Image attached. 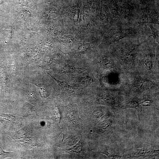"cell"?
I'll list each match as a JSON object with an SVG mask.
<instances>
[{
    "instance_id": "1",
    "label": "cell",
    "mask_w": 159,
    "mask_h": 159,
    "mask_svg": "<svg viewBox=\"0 0 159 159\" xmlns=\"http://www.w3.org/2000/svg\"><path fill=\"white\" fill-rule=\"evenodd\" d=\"M135 47H126L122 49L120 52L121 59L126 64L130 65L134 62L136 53Z\"/></svg>"
},
{
    "instance_id": "2",
    "label": "cell",
    "mask_w": 159,
    "mask_h": 159,
    "mask_svg": "<svg viewBox=\"0 0 159 159\" xmlns=\"http://www.w3.org/2000/svg\"><path fill=\"white\" fill-rule=\"evenodd\" d=\"M132 33L130 30H119L113 31L109 38V42H114L118 41L120 39L132 36Z\"/></svg>"
},
{
    "instance_id": "3",
    "label": "cell",
    "mask_w": 159,
    "mask_h": 159,
    "mask_svg": "<svg viewBox=\"0 0 159 159\" xmlns=\"http://www.w3.org/2000/svg\"><path fill=\"white\" fill-rule=\"evenodd\" d=\"M134 84L137 88L144 90L150 89L156 86L155 84L152 81L142 78L137 80Z\"/></svg>"
},
{
    "instance_id": "4",
    "label": "cell",
    "mask_w": 159,
    "mask_h": 159,
    "mask_svg": "<svg viewBox=\"0 0 159 159\" xmlns=\"http://www.w3.org/2000/svg\"><path fill=\"white\" fill-rule=\"evenodd\" d=\"M139 24L151 23L159 25V15L155 13L145 14L139 21Z\"/></svg>"
},
{
    "instance_id": "5",
    "label": "cell",
    "mask_w": 159,
    "mask_h": 159,
    "mask_svg": "<svg viewBox=\"0 0 159 159\" xmlns=\"http://www.w3.org/2000/svg\"><path fill=\"white\" fill-rule=\"evenodd\" d=\"M153 56L152 54H148L144 57L143 60V64L146 69L150 70L152 68L153 63Z\"/></svg>"
},
{
    "instance_id": "6",
    "label": "cell",
    "mask_w": 159,
    "mask_h": 159,
    "mask_svg": "<svg viewBox=\"0 0 159 159\" xmlns=\"http://www.w3.org/2000/svg\"><path fill=\"white\" fill-rule=\"evenodd\" d=\"M101 64L103 67L106 69L110 70L113 67L112 62L107 57H105L102 59Z\"/></svg>"
},
{
    "instance_id": "7",
    "label": "cell",
    "mask_w": 159,
    "mask_h": 159,
    "mask_svg": "<svg viewBox=\"0 0 159 159\" xmlns=\"http://www.w3.org/2000/svg\"><path fill=\"white\" fill-rule=\"evenodd\" d=\"M128 108L134 109L139 112H141L142 111V109L140 105L136 101H133L130 102L126 105L123 109H128Z\"/></svg>"
},
{
    "instance_id": "8",
    "label": "cell",
    "mask_w": 159,
    "mask_h": 159,
    "mask_svg": "<svg viewBox=\"0 0 159 159\" xmlns=\"http://www.w3.org/2000/svg\"><path fill=\"white\" fill-rule=\"evenodd\" d=\"M50 76L55 80L56 81L57 83L58 84V85L63 89L65 90H71V89H73V86L70 85L67 82L61 81L58 80L57 79H55L54 78L52 77L51 76Z\"/></svg>"
},
{
    "instance_id": "9",
    "label": "cell",
    "mask_w": 159,
    "mask_h": 159,
    "mask_svg": "<svg viewBox=\"0 0 159 159\" xmlns=\"http://www.w3.org/2000/svg\"><path fill=\"white\" fill-rule=\"evenodd\" d=\"M82 143L80 141H79L74 147L71 148L69 149L74 152L79 153L82 151Z\"/></svg>"
},
{
    "instance_id": "10",
    "label": "cell",
    "mask_w": 159,
    "mask_h": 159,
    "mask_svg": "<svg viewBox=\"0 0 159 159\" xmlns=\"http://www.w3.org/2000/svg\"><path fill=\"white\" fill-rule=\"evenodd\" d=\"M111 120L107 119L103 121L101 124V127L103 129H106L111 124Z\"/></svg>"
},
{
    "instance_id": "11",
    "label": "cell",
    "mask_w": 159,
    "mask_h": 159,
    "mask_svg": "<svg viewBox=\"0 0 159 159\" xmlns=\"http://www.w3.org/2000/svg\"><path fill=\"white\" fill-rule=\"evenodd\" d=\"M148 26L149 27L152 31V35L150 36H152L153 37L154 39H156L157 37H159V31L157 29L153 27L152 25H149Z\"/></svg>"
},
{
    "instance_id": "12",
    "label": "cell",
    "mask_w": 159,
    "mask_h": 159,
    "mask_svg": "<svg viewBox=\"0 0 159 159\" xmlns=\"http://www.w3.org/2000/svg\"><path fill=\"white\" fill-rule=\"evenodd\" d=\"M40 94L42 97L46 98L49 95V92L47 91L45 89L41 87L40 88Z\"/></svg>"
},
{
    "instance_id": "13",
    "label": "cell",
    "mask_w": 159,
    "mask_h": 159,
    "mask_svg": "<svg viewBox=\"0 0 159 159\" xmlns=\"http://www.w3.org/2000/svg\"><path fill=\"white\" fill-rule=\"evenodd\" d=\"M103 154H104L105 155H107V156L109 157V158H112V159H120L122 157V156L115 155H111L108 153L107 152L105 151L104 152H102Z\"/></svg>"
},
{
    "instance_id": "14",
    "label": "cell",
    "mask_w": 159,
    "mask_h": 159,
    "mask_svg": "<svg viewBox=\"0 0 159 159\" xmlns=\"http://www.w3.org/2000/svg\"><path fill=\"white\" fill-rule=\"evenodd\" d=\"M152 103V101L150 100H146L140 103L139 104L143 106H151Z\"/></svg>"
}]
</instances>
